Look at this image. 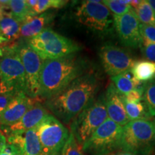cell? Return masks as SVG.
Listing matches in <instances>:
<instances>
[{
    "label": "cell",
    "mask_w": 155,
    "mask_h": 155,
    "mask_svg": "<svg viewBox=\"0 0 155 155\" xmlns=\"http://www.w3.org/2000/svg\"><path fill=\"white\" fill-rule=\"evenodd\" d=\"M54 19V15L51 12H44L36 15L21 25L19 38L30 40L38 35Z\"/></svg>",
    "instance_id": "e0dca14e"
},
{
    "label": "cell",
    "mask_w": 155,
    "mask_h": 155,
    "mask_svg": "<svg viewBox=\"0 0 155 155\" xmlns=\"http://www.w3.org/2000/svg\"><path fill=\"white\" fill-rule=\"evenodd\" d=\"M126 113L129 121L135 120H150L152 116L149 113L144 102L129 103L124 99Z\"/></svg>",
    "instance_id": "7402d4cb"
},
{
    "label": "cell",
    "mask_w": 155,
    "mask_h": 155,
    "mask_svg": "<svg viewBox=\"0 0 155 155\" xmlns=\"http://www.w3.org/2000/svg\"><path fill=\"white\" fill-rule=\"evenodd\" d=\"M98 87L96 77L93 73H85L59 94L45 100V108L60 121L69 124L94 101Z\"/></svg>",
    "instance_id": "6da1fadb"
},
{
    "label": "cell",
    "mask_w": 155,
    "mask_h": 155,
    "mask_svg": "<svg viewBox=\"0 0 155 155\" xmlns=\"http://www.w3.org/2000/svg\"><path fill=\"white\" fill-rule=\"evenodd\" d=\"M155 146V124L150 120L130 121L123 127L120 149L137 155H149Z\"/></svg>",
    "instance_id": "3957f363"
},
{
    "label": "cell",
    "mask_w": 155,
    "mask_h": 155,
    "mask_svg": "<svg viewBox=\"0 0 155 155\" xmlns=\"http://www.w3.org/2000/svg\"><path fill=\"white\" fill-rule=\"evenodd\" d=\"M21 25L13 18L10 12H0V35L12 42L19 38Z\"/></svg>",
    "instance_id": "ac0fdd59"
},
{
    "label": "cell",
    "mask_w": 155,
    "mask_h": 155,
    "mask_svg": "<svg viewBox=\"0 0 155 155\" xmlns=\"http://www.w3.org/2000/svg\"><path fill=\"white\" fill-rule=\"evenodd\" d=\"M134 11L140 24L155 26V15L148 0H141Z\"/></svg>",
    "instance_id": "603a6c76"
},
{
    "label": "cell",
    "mask_w": 155,
    "mask_h": 155,
    "mask_svg": "<svg viewBox=\"0 0 155 155\" xmlns=\"http://www.w3.org/2000/svg\"><path fill=\"white\" fill-rule=\"evenodd\" d=\"M48 114L49 112L47 108L42 105L40 101H38L18 121L8 127H1V129L7 136L25 132L35 129Z\"/></svg>",
    "instance_id": "5bb4252c"
},
{
    "label": "cell",
    "mask_w": 155,
    "mask_h": 155,
    "mask_svg": "<svg viewBox=\"0 0 155 155\" xmlns=\"http://www.w3.org/2000/svg\"><path fill=\"white\" fill-rule=\"evenodd\" d=\"M26 42L43 61L74 55L81 50L73 40L48 28Z\"/></svg>",
    "instance_id": "277c9868"
},
{
    "label": "cell",
    "mask_w": 155,
    "mask_h": 155,
    "mask_svg": "<svg viewBox=\"0 0 155 155\" xmlns=\"http://www.w3.org/2000/svg\"><path fill=\"white\" fill-rule=\"evenodd\" d=\"M7 142L16 147L22 155H43L35 129L7 136Z\"/></svg>",
    "instance_id": "2e32d148"
},
{
    "label": "cell",
    "mask_w": 155,
    "mask_h": 155,
    "mask_svg": "<svg viewBox=\"0 0 155 155\" xmlns=\"http://www.w3.org/2000/svg\"><path fill=\"white\" fill-rule=\"evenodd\" d=\"M140 33L142 39L155 43V26L140 24Z\"/></svg>",
    "instance_id": "4dcf8cb0"
},
{
    "label": "cell",
    "mask_w": 155,
    "mask_h": 155,
    "mask_svg": "<svg viewBox=\"0 0 155 155\" xmlns=\"http://www.w3.org/2000/svg\"><path fill=\"white\" fill-rule=\"evenodd\" d=\"M16 45L25 70V94L34 99L40 100V77L43 60L26 40H21Z\"/></svg>",
    "instance_id": "30bf717a"
},
{
    "label": "cell",
    "mask_w": 155,
    "mask_h": 155,
    "mask_svg": "<svg viewBox=\"0 0 155 155\" xmlns=\"http://www.w3.org/2000/svg\"><path fill=\"white\" fill-rule=\"evenodd\" d=\"M112 83L117 91L122 96H126L131 91L141 86V82L133 76L130 71L111 77Z\"/></svg>",
    "instance_id": "d6986e66"
},
{
    "label": "cell",
    "mask_w": 155,
    "mask_h": 155,
    "mask_svg": "<svg viewBox=\"0 0 155 155\" xmlns=\"http://www.w3.org/2000/svg\"><path fill=\"white\" fill-rule=\"evenodd\" d=\"M6 144H7V138L0 131V154H2L4 149H5Z\"/></svg>",
    "instance_id": "d6a6232c"
},
{
    "label": "cell",
    "mask_w": 155,
    "mask_h": 155,
    "mask_svg": "<svg viewBox=\"0 0 155 155\" xmlns=\"http://www.w3.org/2000/svg\"><path fill=\"white\" fill-rule=\"evenodd\" d=\"M148 2L150 5L151 7H152V8L153 9V11H154V13L155 15V0H148Z\"/></svg>",
    "instance_id": "d590c367"
},
{
    "label": "cell",
    "mask_w": 155,
    "mask_h": 155,
    "mask_svg": "<svg viewBox=\"0 0 155 155\" xmlns=\"http://www.w3.org/2000/svg\"><path fill=\"white\" fill-rule=\"evenodd\" d=\"M130 71L140 82H150L155 78V63L147 60L135 61Z\"/></svg>",
    "instance_id": "ffe728a7"
},
{
    "label": "cell",
    "mask_w": 155,
    "mask_h": 155,
    "mask_svg": "<svg viewBox=\"0 0 155 155\" xmlns=\"http://www.w3.org/2000/svg\"><path fill=\"white\" fill-rule=\"evenodd\" d=\"M2 57H3V50H2V47H0V65H1L2 59Z\"/></svg>",
    "instance_id": "8d00e7d4"
},
{
    "label": "cell",
    "mask_w": 155,
    "mask_h": 155,
    "mask_svg": "<svg viewBox=\"0 0 155 155\" xmlns=\"http://www.w3.org/2000/svg\"><path fill=\"white\" fill-rule=\"evenodd\" d=\"M107 155H137V154L121 150V151H119V152H116V151H114V152L110 153V154H108Z\"/></svg>",
    "instance_id": "836d02e7"
},
{
    "label": "cell",
    "mask_w": 155,
    "mask_h": 155,
    "mask_svg": "<svg viewBox=\"0 0 155 155\" xmlns=\"http://www.w3.org/2000/svg\"><path fill=\"white\" fill-rule=\"evenodd\" d=\"M19 94V93L14 91L0 92V113H2L8 106L12 101Z\"/></svg>",
    "instance_id": "f546056e"
},
{
    "label": "cell",
    "mask_w": 155,
    "mask_h": 155,
    "mask_svg": "<svg viewBox=\"0 0 155 155\" xmlns=\"http://www.w3.org/2000/svg\"><path fill=\"white\" fill-rule=\"evenodd\" d=\"M154 124H155V120H154Z\"/></svg>",
    "instance_id": "74e56055"
},
{
    "label": "cell",
    "mask_w": 155,
    "mask_h": 155,
    "mask_svg": "<svg viewBox=\"0 0 155 155\" xmlns=\"http://www.w3.org/2000/svg\"><path fill=\"white\" fill-rule=\"evenodd\" d=\"M75 16L79 23L100 35H106L114 28L113 15L101 1H83Z\"/></svg>",
    "instance_id": "8992f818"
},
{
    "label": "cell",
    "mask_w": 155,
    "mask_h": 155,
    "mask_svg": "<svg viewBox=\"0 0 155 155\" xmlns=\"http://www.w3.org/2000/svg\"><path fill=\"white\" fill-rule=\"evenodd\" d=\"M9 7L12 16L20 25L35 16L27 0H12L9 1Z\"/></svg>",
    "instance_id": "44dd1931"
},
{
    "label": "cell",
    "mask_w": 155,
    "mask_h": 155,
    "mask_svg": "<svg viewBox=\"0 0 155 155\" xmlns=\"http://www.w3.org/2000/svg\"><path fill=\"white\" fill-rule=\"evenodd\" d=\"M74 55L43 61L40 77V99L45 101L55 96L84 74V63Z\"/></svg>",
    "instance_id": "7a4b0ae2"
},
{
    "label": "cell",
    "mask_w": 155,
    "mask_h": 155,
    "mask_svg": "<svg viewBox=\"0 0 155 155\" xmlns=\"http://www.w3.org/2000/svg\"><path fill=\"white\" fill-rule=\"evenodd\" d=\"M114 27L122 44L129 48H141L142 37L140 22L132 11L123 15H113Z\"/></svg>",
    "instance_id": "7c38bea8"
},
{
    "label": "cell",
    "mask_w": 155,
    "mask_h": 155,
    "mask_svg": "<svg viewBox=\"0 0 155 155\" xmlns=\"http://www.w3.org/2000/svg\"><path fill=\"white\" fill-rule=\"evenodd\" d=\"M99 57L104 71L111 77L130 71L135 63L130 54L112 44L101 48Z\"/></svg>",
    "instance_id": "8fae6325"
},
{
    "label": "cell",
    "mask_w": 155,
    "mask_h": 155,
    "mask_svg": "<svg viewBox=\"0 0 155 155\" xmlns=\"http://www.w3.org/2000/svg\"><path fill=\"white\" fill-rule=\"evenodd\" d=\"M0 155H22L20 152L16 147L13 144H9L7 142V144L4 149V150Z\"/></svg>",
    "instance_id": "1f68e13d"
},
{
    "label": "cell",
    "mask_w": 155,
    "mask_h": 155,
    "mask_svg": "<svg viewBox=\"0 0 155 155\" xmlns=\"http://www.w3.org/2000/svg\"><path fill=\"white\" fill-rule=\"evenodd\" d=\"M101 2L114 15H123L133 10L130 5L124 3L122 0H103Z\"/></svg>",
    "instance_id": "484cf974"
},
{
    "label": "cell",
    "mask_w": 155,
    "mask_h": 155,
    "mask_svg": "<svg viewBox=\"0 0 155 155\" xmlns=\"http://www.w3.org/2000/svg\"><path fill=\"white\" fill-rule=\"evenodd\" d=\"M108 118L104 98L93 101L71 122V133L82 146Z\"/></svg>",
    "instance_id": "ba28073f"
},
{
    "label": "cell",
    "mask_w": 155,
    "mask_h": 155,
    "mask_svg": "<svg viewBox=\"0 0 155 155\" xmlns=\"http://www.w3.org/2000/svg\"><path fill=\"white\" fill-rule=\"evenodd\" d=\"M144 86H140L133 89L126 96H123L124 99L129 103H138L143 100Z\"/></svg>",
    "instance_id": "f1b7e54d"
},
{
    "label": "cell",
    "mask_w": 155,
    "mask_h": 155,
    "mask_svg": "<svg viewBox=\"0 0 155 155\" xmlns=\"http://www.w3.org/2000/svg\"><path fill=\"white\" fill-rule=\"evenodd\" d=\"M68 3V1L65 0H38L36 5L32 9V12L36 16L50 9L63 8Z\"/></svg>",
    "instance_id": "d4e9b609"
},
{
    "label": "cell",
    "mask_w": 155,
    "mask_h": 155,
    "mask_svg": "<svg viewBox=\"0 0 155 155\" xmlns=\"http://www.w3.org/2000/svg\"><path fill=\"white\" fill-rule=\"evenodd\" d=\"M43 155H61L69 137V131L61 121L48 114L35 128Z\"/></svg>",
    "instance_id": "9c48e42d"
},
{
    "label": "cell",
    "mask_w": 155,
    "mask_h": 155,
    "mask_svg": "<svg viewBox=\"0 0 155 155\" xmlns=\"http://www.w3.org/2000/svg\"><path fill=\"white\" fill-rule=\"evenodd\" d=\"M3 57L0 65V92L25 94V75L17 45L2 46Z\"/></svg>",
    "instance_id": "5b68a950"
},
{
    "label": "cell",
    "mask_w": 155,
    "mask_h": 155,
    "mask_svg": "<svg viewBox=\"0 0 155 155\" xmlns=\"http://www.w3.org/2000/svg\"><path fill=\"white\" fill-rule=\"evenodd\" d=\"M141 48L147 61L155 63V43L145 39H142Z\"/></svg>",
    "instance_id": "83f0119b"
},
{
    "label": "cell",
    "mask_w": 155,
    "mask_h": 155,
    "mask_svg": "<svg viewBox=\"0 0 155 155\" xmlns=\"http://www.w3.org/2000/svg\"><path fill=\"white\" fill-rule=\"evenodd\" d=\"M61 155H85L82 146L78 144L71 132L62 150Z\"/></svg>",
    "instance_id": "4316f807"
},
{
    "label": "cell",
    "mask_w": 155,
    "mask_h": 155,
    "mask_svg": "<svg viewBox=\"0 0 155 155\" xmlns=\"http://www.w3.org/2000/svg\"><path fill=\"white\" fill-rule=\"evenodd\" d=\"M104 99L108 119L121 127L130 121L125 111L123 96L117 91L112 83L108 85Z\"/></svg>",
    "instance_id": "9a60e30c"
},
{
    "label": "cell",
    "mask_w": 155,
    "mask_h": 155,
    "mask_svg": "<svg viewBox=\"0 0 155 155\" xmlns=\"http://www.w3.org/2000/svg\"><path fill=\"white\" fill-rule=\"evenodd\" d=\"M123 127L110 119L106 120L82 145L89 155H107L120 149Z\"/></svg>",
    "instance_id": "52a82bcc"
},
{
    "label": "cell",
    "mask_w": 155,
    "mask_h": 155,
    "mask_svg": "<svg viewBox=\"0 0 155 155\" xmlns=\"http://www.w3.org/2000/svg\"><path fill=\"white\" fill-rule=\"evenodd\" d=\"M8 42H9L8 39L5 38V37L0 35V46H2V45H6V44L8 43Z\"/></svg>",
    "instance_id": "e575fe53"
},
{
    "label": "cell",
    "mask_w": 155,
    "mask_h": 155,
    "mask_svg": "<svg viewBox=\"0 0 155 155\" xmlns=\"http://www.w3.org/2000/svg\"><path fill=\"white\" fill-rule=\"evenodd\" d=\"M38 101V100L30 98L25 93H19L8 106L0 113V127L14 124Z\"/></svg>",
    "instance_id": "4fadbf2b"
},
{
    "label": "cell",
    "mask_w": 155,
    "mask_h": 155,
    "mask_svg": "<svg viewBox=\"0 0 155 155\" xmlns=\"http://www.w3.org/2000/svg\"><path fill=\"white\" fill-rule=\"evenodd\" d=\"M143 101L152 117L155 116V80L144 86Z\"/></svg>",
    "instance_id": "cb8c5ba5"
}]
</instances>
